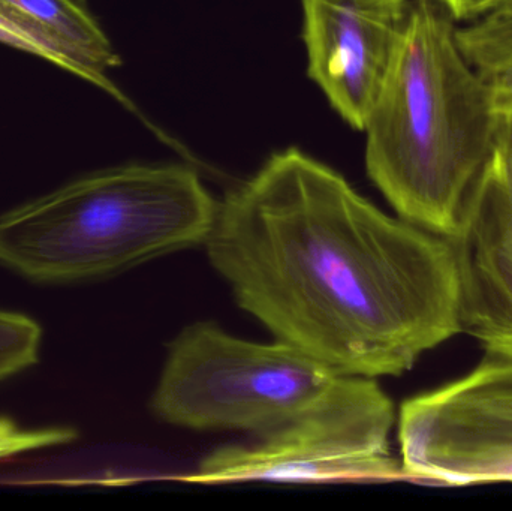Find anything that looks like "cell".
<instances>
[{
  "instance_id": "obj_1",
  "label": "cell",
  "mask_w": 512,
  "mask_h": 511,
  "mask_svg": "<svg viewBox=\"0 0 512 511\" xmlns=\"http://www.w3.org/2000/svg\"><path fill=\"white\" fill-rule=\"evenodd\" d=\"M204 246L240 308L339 374L399 377L462 332L451 240L297 147L225 195Z\"/></svg>"
},
{
  "instance_id": "obj_2",
  "label": "cell",
  "mask_w": 512,
  "mask_h": 511,
  "mask_svg": "<svg viewBox=\"0 0 512 511\" xmlns=\"http://www.w3.org/2000/svg\"><path fill=\"white\" fill-rule=\"evenodd\" d=\"M499 119L457 23L412 0L405 35L366 129V171L397 215L454 236L496 147Z\"/></svg>"
},
{
  "instance_id": "obj_3",
  "label": "cell",
  "mask_w": 512,
  "mask_h": 511,
  "mask_svg": "<svg viewBox=\"0 0 512 511\" xmlns=\"http://www.w3.org/2000/svg\"><path fill=\"white\" fill-rule=\"evenodd\" d=\"M218 206L186 165L107 168L0 216V263L32 281L104 278L204 245Z\"/></svg>"
},
{
  "instance_id": "obj_4",
  "label": "cell",
  "mask_w": 512,
  "mask_h": 511,
  "mask_svg": "<svg viewBox=\"0 0 512 511\" xmlns=\"http://www.w3.org/2000/svg\"><path fill=\"white\" fill-rule=\"evenodd\" d=\"M342 378L285 342L246 341L201 321L168 345L152 410L180 428L262 437L321 404Z\"/></svg>"
},
{
  "instance_id": "obj_5",
  "label": "cell",
  "mask_w": 512,
  "mask_h": 511,
  "mask_svg": "<svg viewBox=\"0 0 512 511\" xmlns=\"http://www.w3.org/2000/svg\"><path fill=\"white\" fill-rule=\"evenodd\" d=\"M394 404L375 378L343 375L321 404L258 437L222 447L186 482H387L406 479L391 452Z\"/></svg>"
},
{
  "instance_id": "obj_6",
  "label": "cell",
  "mask_w": 512,
  "mask_h": 511,
  "mask_svg": "<svg viewBox=\"0 0 512 511\" xmlns=\"http://www.w3.org/2000/svg\"><path fill=\"white\" fill-rule=\"evenodd\" d=\"M397 425L406 479L512 483V357L487 354L465 377L408 399Z\"/></svg>"
},
{
  "instance_id": "obj_7",
  "label": "cell",
  "mask_w": 512,
  "mask_h": 511,
  "mask_svg": "<svg viewBox=\"0 0 512 511\" xmlns=\"http://www.w3.org/2000/svg\"><path fill=\"white\" fill-rule=\"evenodd\" d=\"M412 0H301L307 75L363 132L408 26Z\"/></svg>"
},
{
  "instance_id": "obj_8",
  "label": "cell",
  "mask_w": 512,
  "mask_h": 511,
  "mask_svg": "<svg viewBox=\"0 0 512 511\" xmlns=\"http://www.w3.org/2000/svg\"><path fill=\"white\" fill-rule=\"evenodd\" d=\"M450 240L459 266L462 332L489 356L512 357V168L496 147Z\"/></svg>"
},
{
  "instance_id": "obj_9",
  "label": "cell",
  "mask_w": 512,
  "mask_h": 511,
  "mask_svg": "<svg viewBox=\"0 0 512 511\" xmlns=\"http://www.w3.org/2000/svg\"><path fill=\"white\" fill-rule=\"evenodd\" d=\"M0 8L63 42L93 72L98 89L135 111L134 104L108 75L122 65V59L93 15L89 0H0Z\"/></svg>"
},
{
  "instance_id": "obj_10",
  "label": "cell",
  "mask_w": 512,
  "mask_h": 511,
  "mask_svg": "<svg viewBox=\"0 0 512 511\" xmlns=\"http://www.w3.org/2000/svg\"><path fill=\"white\" fill-rule=\"evenodd\" d=\"M457 41L466 59L486 84L498 119H512V27L478 17L457 26Z\"/></svg>"
},
{
  "instance_id": "obj_11",
  "label": "cell",
  "mask_w": 512,
  "mask_h": 511,
  "mask_svg": "<svg viewBox=\"0 0 512 511\" xmlns=\"http://www.w3.org/2000/svg\"><path fill=\"white\" fill-rule=\"evenodd\" d=\"M0 44L53 63L57 68L98 87V80L93 72L63 42L45 32L41 27L2 8H0Z\"/></svg>"
},
{
  "instance_id": "obj_12",
  "label": "cell",
  "mask_w": 512,
  "mask_h": 511,
  "mask_svg": "<svg viewBox=\"0 0 512 511\" xmlns=\"http://www.w3.org/2000/svg\"><path fill=\"white\" fill-rule=\"evenodd\" d=\"M39 347L41 327L32 318L0 312V380L33 365Z\"/></svg>"
},
{
  "instance_id": "obj_13",
  "label": "cell",
  "mask_w": 512,
  "mask_h": 511,
  "mask_svg": "<svg viewBox=\"0 0 512 511\" xmlns=\"http://www.w3.org/2000/svg\"><path fill=\"white\" fill-rule=\"evenodd\" d=\"M75 432L68 428L24 431L6 419H0V459L42 447L57 446L74 440Z\"/></svg>"
},
{
  "instance_id": "obj_14",
  "label": "cell",
  "mask_w": 512,
  "mask_h": 511,
  "mask_svg": "<svg viewBox=\"0 0 512 511\" xmlns=\"http://www.w3.org/2000/svg\"><path fill=\"white\" fill-rule=\"evenodd\" d=\"M441 5L456 23H466L492 11L501 0H433Z\"/></svg>"
},
{
  "instance_id": "obj_15",
  "label": "cell",
  "mask_w": 512,
  "mask_h": 511,
  "mask_svg": "<svg viewBox=\"0 0 512 511\" xmlns=\"http://www.w3.org/2000/svg\"><path fill=\"white\" fill-rule=\"evenodd\" d=\"M496 149L504 156L512 168V119H499L498 134H496Z\"/></svg>"
}]
</instances>
